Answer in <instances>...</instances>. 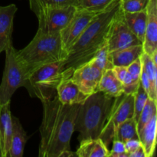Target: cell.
Wrapping results in <instances>:
<instances>
[{"label":"cell","instance_id":"cell-1","mask_svg":"<svg viewBox=\"0 0 157 157\" xmlns=\"http://www.w3.org/2000/svg\"><path fill=\"white\" fill-rule=\"evenodd\" d=\"M42 122L40 127L38 156L40 157H71L76 156L71 150L70 142L75 132V119L79 104H63L57 94L41 101Z\"/></svg>","mask_w":157,"mask_h":157},{"label":"cell","instance_id":"cell-2","mask_svg":"<svg viewBox=\"0 0 157 157\" xmlns=\"http://www.w3.org/2000/svg\"><path fill=\"white\" fill-rule=\"evenodd\" d=\"M121 4V0H117L109 9L98 14L90 21L69 51L65 60V68H75L87 62L107 43L109 28Z\"/></svg>","mask_w":157,"mask_h":157},{"label":"cell","instance_id":"cell-3","mask_svg":"<svg viewBox=\"0 0 157 157\" xmlns=\"http://www.w3.org/2000/svg\"><path fill=\"white\" fill-rule=\"evenodd\" d=\"M114 98L102 92L90 95L79 104L75 119V131L79 133V141L100 137L108 118Z\"/></svg>","mask_w":157,"mask_h":157},{"label":"cell","instance_id":"cell-4","mask_svg":"<svg viewBox=\"0 0 157 157\" xmlns=\"http://www.w3.org/2000/svg\"><path fill=\"white\" fill-rule=\"evenodd\" d=\"M18 58L25 66L29 75L44 64L67 58L63 50L60 32L44 33L38 30L31 42L17 51Z\"/></svg>","mask_w":157,"mask_h":157},{"label":"cell","instance_id":"cell-5","mask_svg":"<svg viewBox=\"0 0 157 157\" xmlns=\"http://www.w3.org/2000/svg\"><path fill=\"white\" fill-rule=\"evenodd\" d=\"M6 62L0 84V104L11 101L12 95L19 87H29V75L25 66L18 58L12 42L6 50Z\"/></svg>","mask_w":157,"mask_h":157},{"label":"cell","instance_id":"cell-6","mask_svg":"<svg viewBox=\"0 0 157 157\" xmlns=\"http://www.w3.org/2000/svg\"><path fill=\"white\" fill-rule=\"evenodd\" d=\"M64 69L65 59L44 64L32 72L27 88L30 96L41 101L56 94L57 86Z\"/></svg>","mask_w":157,"mask_h":157},{"label":"cell","instance_id":"cell-7","mask_svg":"<svg viewBox=\"0 0 157 157\" xmlns=\"http://www.w3.org/2000/svg\"><path fill=\"white\" fill-rule=\"evenodd\" d=\"M73 5L44 6L35 12L38 19V31L44 33L60 32L76 12Z\"/></svg>","mask_w":157,"mask_h":157},{"label":"cell","instance_id":"cell-8","mask_svg":"<svg viewBox=\"0 0 157 157\" xmlns=\"http://www.w3.org/2000/svg\"><path fill=\"white\" fill-rule=\"evenodd\" d=\"M133 94H123L118 98H114L107 122L100 136L107 147L114 140L118 126L126 120L133 118Z\"/></svg>","mask_w":157,"mask_h":157},{"label":"cell","instance_id":"cell-9","mask_svg":"<svg viewBox=\"0 0 157 157\" xmlns=\"http://www.w3.org/2000/svg\"><path fill=\"white\" fill-rule=\"evenodd\" d=\"M107 43L110 52L130 46L143 44L127 25L121 4L115 12L109 28Z\"/></svg>","mask_w":157,"mask_h":157},{"label":"cell","instance_id":"cell-10","mask_svg":"<svg viewBox=\"0 0 157 157\" xmlns=\"http://www.w3.org/2000/svg\"><path fill=\"white\" fill-rule=\"evenodd\" d=\"M101 12H91L77 9L70 21L60 32L61 45L63 50L67 53V55L75 41L83 33L84 29Z\"/></svg>","mask_w":157,"mask_h":157},{"label":"cell","instance_id":"cell-11","mask_svg":"<svg viewBox=\"0 0 157 157\" xmlns=\"http://www.w3.org/2000/svg\"><path fill=\"white\" fill-rule=\"evenodd\" d=\"M102 74V71L87 61L74 69L71 78L84 94L90 96L99 91Z\"/></svg>","mask_w":157,"mask_h":157},{"label":"cell","instance_id":"cell-12","mask_svg":"<svg viewBox=\"0 0 157 157\" xmlns=\"http://www.w3.org/2000/svg\"><path fill=\"white\" fill-rule=\"evenodd\" d=\"M73 67H66L62 72L61 80L56 88L58 99L63 104H81L89 96L84 94L72 80Z\"/></svg>","mask_w":157,"mask_h":157},{"label":"cell","instance_id":"cell-13","mask_svg":"<svg viewBox=\"0 0 157 157\" xmlns=\"http://www.w3.org/2000/svg\"><path fill=\"white\" fill-rule=\"evenodd\" d=\"M146 12L147 24L143 48L144 53L152 55L157 52V0H150Z\"/></svg>","mask_w":157,"mask_h":157},{"label":"cell","instance_id":"cell-14","mask_svg":"<svg viewBox=\"0 0 157 157\" xmlns=\"http://www.w3.org/2000/svg\"><path fill=\"white\" fill-rule=\"evenodd\" d=\"M12 136V115L10 101L0 104V147L2 157L9 156Z\"/></svg>","mask_w":157,"mask_h":157},{"label":"cell","instance_id":"cell-15","mask_svg":"<svg viewBox=\"0 0 157 157\" xmlns=\"http://www.w3.org/2000/svg\"><path fill=\"white\" fill-rule=\"evenodd\" d=\"M17 12L15 4L0 6V54L12 43L13 19Z\"/></svg>","mask_w":157,"mask_h":157},{"label":"cell","instance_id":"cell-16","mask_svg":"<svg viewBox=\"0 0 157 157\" xmlns=\"http://www.w3.org/2000/svg\"><path fill=\"white\" fill-rule=\"evenodd\" d=\"M156 131L157 116L156 114L138 133V138L140 141L146 157H152L154 154L156 145Z\"/></svg>","mask_w":157,"mask_h":157},{"label":"cell","instance_id":"cell-17","mask_svg":"<svg viewBox=\"0 0 157 157\" xmlns=\"http://www.w3.org/2000/svg\"><path fill=\"white\" fill-rule=\"evenodd\" d=\"M80 147L76 151L78 157H108L110 151L100 137L85 139L80 141Z\"/></svg>","mask_w":157,"mask_h":157},{"label":"cell","instance_id":"cell-18","mask_svg":"<svg viewBox=\"0 0 157 157\" xmlns=\"http://www.w3.org/2000/svg\"><path fill=\"white\" fill-rule=\"evenodd\" d=\"M28 140V136L18 118L12 116V136L9 156L21 157L24 153L25 146Z\"/></svg>","mask_w":157,"mask_h":157},{"label":"cell","instance_id":"cell-19","mask_svg":"<svg viewBox=\"0 0 157 157\" xmlns=\"http://www.w3.org/2000/svg\"><path fill=\"white\" fill-rule=\"evenodd\" d=\"M99 91L113 98L124 94L123 84L117 78L113 69H107L103 72L99 83Z\"/></svg>","mask_w":157,"mask_h":157},{"label":"cell","instance_id":"cell-20","mask_svg":"<svg viewBox=\"0 0 157 157\" xmlns=\"http://www.w3.org/2000/svg\"><path fill=\"white\" fill-rule=\"evenodd\" d=\"M143 53V44H136L110 52V58L113 66L127 67L133 61L139 58Z\"/></svg>","mask_w":157,"mask_h":157},{"label":"cell","instance_id":"cell-21","mask_svg":"<svg viewBox=\"0 0 157 157\" xmlns=\"http://www.w3.org/2000/svg\"><path fill=\"white\" fill-rule=\"evenodd\" d=\"M143 70L148 77L151 86L149 98L157 101V52L152 55L143 53L140 56Z\"/></svg>","mask_w":157,"mask_h":157},{"label":"cell","instance_id":"cell-22","mask_svg":"<svg viewBox=\"0 0 157 157\" xmlns=\"http://www.w3.org/2000/svg\"><path fill=\"white\" fill-rule=\"evenodd\" d=\"M124 18L130 30L143 44L145 38L147 24L146 10L138 12H124Z\"/></svg>","mask_w":157,"mask_h":157},{"label":"cell","instance_id":"cell-23","mask_svg":"<svg viewBox=\"0 0 157 157\" xmlns=\"http://www.w3.org/2000/svg\"><path fill=\"white\" fill-rule=\"evenodd\" d=\"M133 138H138L136 122L133 118H130L118 126L115 133L114 140H118L124 143Z\"/></svg>","mask_w":157,"mask_h":157},{"label":"cell","instance_id":"cell-24","mask_svg":"<svg viewBox=\"0 0 157 157\" xmlns=\"http://www.w3.org/2000/svg\"><path fill=\"white\" fill-rule=\"evenodd\" d=\"M88 61L92 63L103 72L107 69L113 68V65L112 64L110 52L108 49L107 43L101 47Z\"/></svg>","mask_w":157,"mask_h":157},{"label":"cell","instance_id":"cell-25","mask_svg":"<svg viewBox=\"0 0 157 157\" xmlns=\"http://www.w3.org/2000/svg\"><path fill=\"white\" fill-rule=\"evenodd\" d=\"M117 0H77L75 6L77 9L104 12L110 7Z\"/></svg>","mask_w":157,"mask_h":157},{"label":"cell","instance_id":"cell-26","mask_svg":"<svg viewBox=\"0 0 157 157\" xmlns=\"http://www.w3.org/2000/svg\"><path fill=\"white\" fill-rule=\"evenodd\" d=\"M157 110V101L148 98L140 115L139 117L137 123H136V129L137 133L142 130L146 124L150 122V120L156 114Z\"/></svg>","mask_w":157,"mask_h":157},{"label":"cell","instance_id":"cell-27","mask_svg":"<svg viewBox=\"0 0 157 157\" xmlns=\"http://www.w3.org/2000/svg\"><path fill=\"white\" fill-rule=\"evenodd\" d=\"M133 95H134V104H133V110H134V111H133V119H134L135 121H136V122L137 123L140 115L141 112H142L143 109H144V106H145L149 97L147 92L144 90V89L143 88L142 86L140 85H140L139 87H138L137 90H136V91L133 94Z\"/></svg>","mask_w":157,"mask_h":157},{"label":"cell","instance_id":"cell-28","mask_svg":"<svg viewBox=\"0 0 157 157\" xmlns=\"http://www.w3.org/2000/svg\"><path fill=\"white\" fill-rule=\"evenodd\" d=\"M150 0H125L121 1L124 12H138L146 10Z\"/></svg>","mask_w":157,"mask_h":157},{"label":"cell","instance_id":"cell-29","mask_svg":"<svg viewBox=\"0 0 157 157\" xmlns=\"http://www.w3.org/2000/svg\"><path fill=\"white\" fill-rule=\"evenodd\" d=\"M77 0H29L30 7L34 12L40 7L44 6H64L73 5L75 6Z\"/></svg>","mask_w":157,"mask_h":157},{"label":"cell","instance_id":"cell-30","mask_svg":"<svg viewBox=\"0 0 157 157\" xmlns=\"http://www.w3.org/2000/svg\"><path fill=\"white\" fill-rule=\"evenodd\" d=\"M127 72L129 75L131 76L133 82L135 84H140V75L142 73V62H141L140 57L137 59L135 60L134 61L129 64L127 67Z\"/></svg>","mask_w":157,"mask_h":157},{"label":"cell","instance_id":"cell-31","mask_svg":"<svg viewBox=\"0 0 157 157\" xmlns=\"http://www.w3.org/2000/svg\"><path fill=\"white\" fill-rule=\"evenodd\" d=\"M112 142L113 146L108 157H128V153L126 151L124 142L118 140H114Z\"/></svg>","mask_w":157,"mask_h":157},{"label":"cell","instance_id":"cell-32","mask_svg":"<svg viewBox=\"0 0 157 157\" xmlns=\"http://www.w3.org/2000/svg\"><path fill=\"white\" fill-rule=\"evenodd\" d=\"M124 145H125L126 151L127 152L128 154L142 147L140 141L138 138H133V139L128 140L126 142H124Z\"/></svg>","mask_w":157,"mask_h":157},{"label":"cell","instance_id":"cell-33","mask_svg":"<svg viewBox=\"0 0 157 157\" xmlns=\"http://www.w3.org/2000/svg\"><path fill=\"white\" fill-rule=\"evenodd\" d=\"M140 85L142 86L143 88L144 89L146 92L148 94V97H150V90H151V86H150V80H149L148 77H147V74L145 73L144 70H142V73L140 75Z\"/></svg>","mask_w":157,"mask_h":157},{"label":"cell","instance_id":"cell-34","mask_svg":"<svg viewBox=\"0 0 157 157\" xmlns=\"http://www.w3.org/2000/svg\"><path fill=\"white\" fill-rule=\"evenodd\" d=\"M112 69H113V72H114L115 75L118 78V80L122 83L127 74V67H124V66H113Z\"/></svg>","mask_w":157,"mask_h":157},{"label":"cell","instance_id":"cell-35","mask_svg":"<svg viewBox=\"0 0 157 157\" xmlns=\"http://www.w3.org/2000/svg\"><path fill=\"white\" fill-rule=\"evenodd\" d=\"M128 157H146V155L144 151V149L141 147L140 148L137 149V150H135V151L129 153Z\"/></svg>","mask_w":157,"mask_h":157},{"label":"cell","instance_id":"cell-36","mask_svg":"<svg viewBox=\"0 0 157 157\" xmlns=\"http://www.w3.org/2000/svg\"><path fill=\"white\" fill-rule=\"evenodd\" d=\"M0 157H2V153H1V147H0Z\"/></svg>","mask_w":157,"mask_h":157},{"label":"cell","instance_id":"cell-37","mask_svg":"<svg viewBox=\"0 0 157 157\" xmlns=\"http://www.w3.org/2000/svg\"><path fill=\"white\" fill-rule=\"evenodd\" d=\"M121 1H122V2H123V1H125V0H121Z\"/></svg>","mask_w":157,"mask_h":157}]
</instances>
